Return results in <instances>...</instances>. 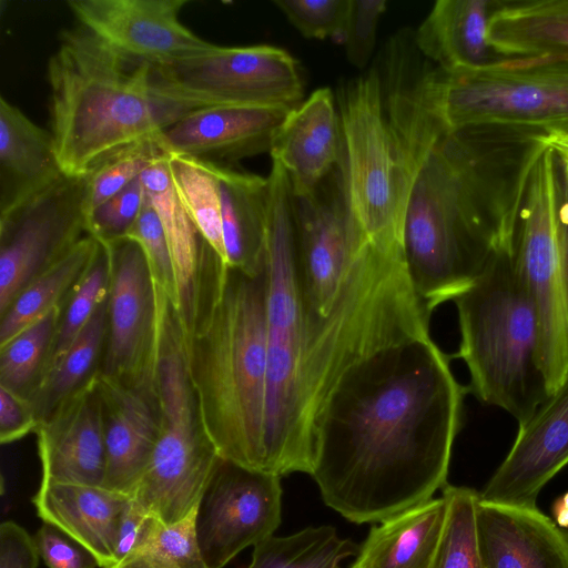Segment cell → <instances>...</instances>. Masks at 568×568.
I'll list each match as a JSON object with an SVG mask.
<instances>
[{"label":"cell","mask_w":568,"mask_h":568,"mask_svg":"<svg viewBox=\"0 0 568 568\" xmlns=\"http://www.w3.org/2000/svg\"><path fill=\"white\" fill-rule=\"evenodd\" d=\"M50 131L0 97V214L62 175Z\"/></svg>","instance_id":"7402d4cb"},{"label":"cell","mask_w":568,"mask_h":568,"mask_svg":"<svg viewBox=\"0 0 568 568\" xmlns=\"http://www.w3.org/2000/svg\"><path fill=\"white\" fill-rule=\"evenodd\" d=\"M187 0H70L85 27L119 51L152 65L209 50L207 42L180 21Z\"/></svg>","instance_id":"5bb4252c"},{"label":"cell","mask_w":568,"mask_h":568,"mask_svg":"<svg viewBox=\"0 0 568 568\" xmlns=\"http://www.w3.org/2000/svg\"><path fill=\"white\" fill-rule=\"evenodd\" d=\"M125 237L140 245L154 285L170 297L176 310L178 290L171 254L159 217L146 195L141 213Z\"/></svg>","instance_id":"74e56055"},{"label":"cell","mask_w":568,"mask_h":568,"mask_svg":"<svg viewBox=\"0 0 568 568\" xmlns=\"http://www.w3.org/2000/svg\"><path fill=\"white\" fill-rule=\"evenodd\" d=\"M488 43L503 59L568 60V0L494 1Z\"/></svg>","instance_id":"603a6c76"},{"label":"cell","mask_w":568,"mask_h":568,"mask_svg":"<svg viewBox=\"0 0 568 568\" xmlns=\"http://www.w3.org/2000/svg\"><path fill=\"white\" fill-rule=\"evenodd\" d=\"M63 305L54 307L0 346L1 387L30 402L44 376Z\"/></svg>","instance_id":"1f68e13d"},{"label":"cell","mask_w":568,"mask_h":568,"mask_svg":"<svg viewBox=\"0 0 568 568\" xmlns=\"http://www.w3.org/2000/svg\"><path fill=\"white\" fill-rule=\"evenodd\" d=\"M98 387L105 444L103 488L130 498L159 436L156 390L126 386L100 373Z\"/></svg>","instance_id":"ac0fdd59"},{"label":"cell","mask_w":568,"mask_h":568,"mask_svg":"<svg viewBox=\"0 0 568 568\" xmlns=\"http://www.w3.org/2000/svg\"><path fill=\"white\" fill-rule=\"evenodd\" d=\"M454 303L460 342L450 357L466 364L468 390L524 424L548 393L539 362V322L516 265L515 245L496 250Z\"/></svg>","instance_id":"5b68a950"},{"label":"cell","mask_w":568,"mask_h":568,"mask_svg":"<svg viewBox=\"0 0 568 568\" xmlns=\"http://www.w3.org/2000/svg\"><path fill=\"white\" fill-rule=\"evenodd\" d=\"M156 520L133 498L126 499L119 519L114 550L115 561L112 567L123 561L144 541Z\"/></svg>","instance_id":"b9f144b4"},{"label":"cell","mask_w":568,"mask_h":568,"mask_svg":"<svg viewBox=\"0 0 568 568\" xmlns=\"http://www.w3.org/2000/svg\"><path fill=\"white\" fill-rule=\"evenodd\" d=\"M197 508L174 524L156 520L144 541L112 568H207L197 540Z\"/></svg>","instance_id":"836d02e7"},{"label":"cell","mask_w":568,"mask_h":568,"mask_svg":"<svg viewBox=\"0 0 568 568\" xmlns=\"http://www.w3.org/2000/svg\"><path fill=\"white\" fill-rule=\"evenodd\" d=\"M386 7L385 0H351L342 44L348 62L359 70L366 69L372 60L378 23Z\"/></svg>","instance_id":"ab89813d"},{"label":"cell","mask_w":568,"mask_h":568,"mask_svg":"<svg viewBox=\"0 0 568 568\" xmlns=\"http://www.w3.org/2000/svg\"><path fill=\"white\" fill-rule=\"evenodd\" d=\"M48 568H95L98 559L85 547L55 526L44 523L33 536Z\"/></svg>","instance_id":"60d3db41"},{"label":"cell","mask_w":568,"mask_h":568,"mask_svg":"<svg viewBox=\"0 0 568 568\" xmlns=\"http://www.w3.org/2000/svg\"><path fill=\"white\" fill-rule=\"evenodd\" d=\"M567 195L558 158L548 144L529 174L515 237L516 265L539 322V362L548 396L568 374V296L560 262Z\"/></svg>","instance_id":"ba28073f"},{"label":"cell","mask_w":568,"mask_h":568,"mask_svg":"<svg viewBox=\"0 0 568 568\" xmlns=\"http://www.w3.org/2000/svg\"><path fill=\"white\" fill-rule=\"evenodd\" d=\"M447 514L442 495L372 526L351 568H430Z\"/></svg>","instance_id":"484cf974"},{"label":"cell","mask_w":568,"mask_h":568,"mask_svg":"<svg viewBox=\"0 0 568 568\" xmlns=\"http://www.w3.org/2000/svg\"><path fill=\"white\" fill-rule=\"evenodd\" d=\"M425 91L447 131L494 125L568 139V60L499 58L453 70L429 64Z\"/></svg>","instance_id":"52a82bcc"},{"label":"cell","mask_w":568,"mask_h":568,"mask_svg":"<svg viewBox=\"0 0 568 568\" xmlns=\"http://www.w3.org/2000/svg\"><path fill=\"white\" fill-rule=\"evenodd\" d=\"M38 425L31 404L0 386V443L11 444L36 433Z\"/></svg>","instance_id":"7bdbcfd3"},{"label":"cell","mask_w":568,"mask_h":568,"mask_svg":"<svg viewBox=\"0 0 568 568\" xmlns=\"http://www.w3.org/2000/svg\"><path fill=\"white\" fill-rule=\"evenodd\" d=\"M293 211L305 351L339 301L359 258L347 232L339 166L312 193L293 195Z\"/></svg>","instance_id":"8fae6325"},{"label":"cell","mask_w":568,"mask_h":568,"mask_svg":"<svg viewBox=\"0 0 568 568\" xmlns=\"http://www.w3.org/2000/svg\"><path fill=\"white\" fill-rule=\"evenodd\" d=\"M266 242L267 374L265 473L312 474L314 444L302 403L304 321L295 254L293 193L285 170L272 162Z\"/></svg>","instance_id":"8992f818"},{"label":"cell","mask_w":568,"mask_h":568,"mask_svg":"<svg viewBox=\"0 0 568 568\" xmlns=\"http://www.w3.org/2000/svg\"><path fill=\"white\" fill-rule=\"evenodd\" d=\"M292 109L223 105L186 112L161 132L168 153L231 166L268 152L275 133Z\"/></svg>","instance_id":"2e32d148"},{"label":"cell","mask_w":568,"mask_h":568,"mask_svg":"<svg viewBox=\"0 0 568 568\" xmlns=\"http://www.w3.org/2000/svg\"><path fill=\"white\" fill-rule=\"evenodd\" d=\"M568 465V374L559 387L519 425L516 439L479 499L536 508L539 493Z\"/></svg>","instance_id":"9a60e30c"},{"label":"cell","mask_w":568,"mask_h":568,"mask_svg":"<svg viewBox=\"0 0 568 568\" xmlns=\"http://www.w3.org/2000/svg\"><path fill=\"white\" fill-rule=\"evenodd\" d=\"M87 176L62 174L0 214V315L88 235Z\"/></svg>","instance_id":"30bf717a"},{"label":"cell","mask_w":568,"mask_h":568,"mask_svg":"<svg viewBox=\"0 0 568 568\" xmlns=\"http://www.w3.org/2000/svg\"><path fill=\"white\" fill-rule=\"evenodd\" d=\"M128 497L103 487L40 484L32 498L38 516L98 559L100 568L114 565L119 519Z\"/></svg>","instance_id":"44dd1931"},{"label":"cell","mask_w":568,"mask_h":568,"mask_svg":"<svg viewBox=\"0 0 568 568\" xmlns=\"http://www.w3.org/2000/svg\"><path fill=\"white\" fill-rule=\"evenodd\" d=\"M430 335L362 357L328 389L314 424L311 476L349 521L377 523L447 485L468 387Z\"/></svg>","instance_id":"6da1fadb"},{"label":"cell","mask_w":568,"mask_h":568,"mask_svg":"<svg viewBox=\"0 0 568 568\" xmlns=\"http://www.w3.org/2000/svg\"><path fill=\"white\" fill-rule=\"evenodd\" d=\"M494 1L438 0L413 32L417 50L443 70L489 63L488 22Z\"/></svg>","instance_id":"d4e9b609"},{"label":"cell","mask_w":568,"mask_h":568,"mask_svg":"<svg viewBox=\"0 0 568 568\" xmlns=\"http://www.w3.org/2000/svg\"><path fill=\"white\" fill-rule=\"evenodd\" d=\"M155 93L184 111L223 105L284 106L303 102L297 61L267 44L220 47L152 65Z\"/></svg>","instance_id":"9c48e42d"},{"label":"cell","mask_w":568,"mask_h":568,"mask_svg":"<svg viewBox=\"0 0 568 568\" xmlns=\"http://www.w3.org/2000/svg\"><path fill=\"white\" fill-rule=\"evenodd\" d=\"M247 568H341L358 552L332 526L307 527L290 536H270L253 547Z\"/></svg>","instance_id":"f546056e"},{"label":"cell","mask_w":568,"mask_h":568,"mask_svg":"<svg viewBox=\"0 0 568 568\" xmlns=\"http://www.w3.org/2000/svg\"><path fill=\"white\" fill-rule=\"evenodd\" d=\"M483 568H568V534L538 508L477 505Z\"/></svg>","instance_id":"ffe728a7"},{"label":"cell","mask_w":568,"mask_h":568,"mask_svg":"<svg viewBox=\"0 0 568 568\" xmlns=\"http://www.w3.org/2000/svg\"><path fill=\"white\" fill-rule=\"evenodd\" d=\"M556 520L559 526L568 527V494L558 499L555 506Z\"/></svg>","instance_id":"f6af8a7d"},{"label":"cell","mask_w":568,"mask_h":568,"mask_svg":"<svg viewBox=\"0 0 568 568\" xmlns=\"http://www.w3.org/2000/svg\"><path fill=\"white\" fill-rule=\"evenodd\" d=\"M168 154L146 169L141 175V181L146 199L159 217L169 246L178 290L175 311L183 322L191 307L207 243L182 206L173 189L166 161Z\"/></svg>","instance_id":"4316f807"},{"label":"cell","mask_w":568,"mask_h":568,"mask_svg":"<svg viewBox=\"0 0 568 568\" xmlns=\"http://www.w3.org/2000/svg\"><path fill=\"white\" fill-rule=\"evenodd\" d=\"M103 245L110 258V287L99 373L126 386L155 389L159 315L145 256L128 237Z\"/></svg>","instance_id":"7c38bea8"},{"label":"cell","mask_w":568,"mask_h":568,"mask_svg":"<svg viewBox=\"0 0 568 568\" xmlns=\"http://www.w3.org/2000/svg\"><path fill=\"white\" fill-rule=\"evenodd\" d=\"M168 168L173 189L200 231L215 253L226 261L222 230V202L216 174L210 163L168 154Z\"/></svg>","instance_id":"4dcf8cb0"},{"label":"cell","mask_w":568,"mask_h":568,"mask_svg":"<svg viewBox=\"0 0 568 568\" xmlns=\"http://www.w3.org/2000/svg\"><path fill=\"white\" fill-rule=\"evenodd\" d=\"M447 514L430 568H483L477 536L479 494L447 484L443 488Z\"/></svg>","instance_id":"d6a6232c"},{"label":"cell","mask_w":568,"mask_h":568,"mask_svg":"<svg viewBox=\"0 0 568 568\" xmlns=\"http://www.w3.org/2000/svg\"><path fill=\"white\" fill-rule=\"evenodd\" d=\"M98 374L39 424L40 484L103 487L105 444Z\"/></svg>","instance_id":"e0dca14e"},{"label":"cell","mask_w":568,"mask_h":568,"mask_svg":"<svg viewBox=\"0 0 568 568\" xmlns=\"http://www.w3.org/2000/svg\"><path fill=\"white\" fill-rule=\"evenodd\" d=\"M39 552L33 536L13 520L0 525V568H37Z\"/></svg>","instance_id":"ee69618b"},{"label":"cell","mask_w":568,"mask_h":568,"mask_svg":"<svg viewBox=\"0 0 568 568\" xmlns=\"http://www.w3.org/2000/svg\"><path fill=\"white\" fill-rule=\"evenodd\" d=\"M181 326L190 381L219 456L265 471L266 271L246 274L206 245Z\"/></svg>","instance_id":"3957f363"},{"label":"cell","mask_w":568,"mask_h":568,"mask_svg":"<svg viewBox=\"0 0 568 568\" xmlns=\"http://www.w3.org/2000/svg\"><path fill=\"white\" fill-rule=\"evenodd\" d=\"M546 136L505 126L445 131L413 184L404 227L409 282L429 312L454 301L493 253L514 246Z\"/></svg>","instance_id":"7a4b0ae2"},{"label":"cell","mask_w":568,"mask_h":568,"mask_svg":"<svg viewBox=\"0 0 568 568\" xmlns=\"http://www.w3.org/2000/svg\"><path fill=\"white\" fill-rule=\"evenodd\" d=\"M335 101L328 88L317 89L290 111L275 133L270 154L287 173L295 196L312 193L342 158Z\"/></svg>","instance_id":"d6986e66"},{"label":"cell","mask_w":568,"mask_h":568,"mask_svg":"<svg viewBox=\"0 0 568 568\" xmlns=\"http://www.w3.org/2000/svg\"><path fill=\"white\" fill-rule=\"evenodd\" d=\"M101 245L91 268L63 305L44 376L60 361L85 327L98 306L109 295L110 258L105 246Z\"/></svg>","instance_id":"d590c367"},{"label":"cell","mask_w":568,"mask_h":568,"mask_svg":"<svg viewBox=\"0 0 568 568\" xmlns=\"http://www.w3.org/2000/svg\"><path fill=\"white\" fill-rule=\"evenodd\" d=\"M101 243L85 235L62 260L34 278L0 315V346L63 305L94 263Z\"/></svg>","instance_id":"83f0119b"},{"label":"cell","mask_w":568,"mask_h":568,"mask_svg":"<svg viewBox=\"0 0 568 568\" xmlns=\"http://www.w3.org/2000/svg\"><path fill=\"white\" fill-rule=\"evenodd\" d=\"M145 202L141 176L93 210L88 217V233L106 244L124 239L135 224Z\"/></svg>","instance_id":"f35d334b"},{"label":"cell","mask_w":568,"mask_h":568,"mask_svg":"<svg viewBox=\"0 0 568 568\" xmlns=\"http://www.w3.org/2000/svg\"><path fill=\"white\" fill-rule=\"evenodd\" d=\"M165 154L160 134L130 143L100 159L85 174L88 217Z\"/></svg>","instance_id":"e575fe53"},{"label":"cell","mask_w":568,"mask_h":568,"mask_svg":"<svg viewBox=\"0 0 568 568\" xmlns=\"http://www.w3.org/2000/svg\"><path fill=\"white\" fill-rule=\"evenodd\" d=\"M106 325L108 297L98 306L80 335L47 373L32 395L29 403L38 424L44 422L63 402L100 372Z\"/></svg>","instance_id":"f1b7e54d"},{"label":"cell","mask_w":568,"mask_h":568,"mask_svg":"<svg viewBox=\"0 0 568 568\" xmlns=\"http://www.w3.org/2000/svg\"><path fill=\"white\" fill-rule=\"evenodd\" d=\"M211 165L220 185L227 264L258 275L266 263L268 179L231 166Z\"/></svg>","instance_id":"cb8c5ba5"},{"label":"cell","mask_w":568,"mask_h":568,"mask_svg":"<svg viewBox=\"0 0 568 568\" xmlns=\"http://www.w3.org/2000/svg\"><path fill=\"white\" fill-rule=\"evenodd\" d=\"M281 477L221 458L197 508L196 532L207 568H223L281 523Z\"/></svg>","instance_id":"4fadbf2b"},{"label":"cell","mask_w":568,"mask_h":568,"mask_svg":"<svg viewBox=\"0 0 568 568\" xmlns=\"http://www.w3.org/2000/svg\"><path fill=\"white\" fill-rule=\"evenodd\" d=\"M47 77L49 131L67 175L87 174L103 156L160 135L186 113L155 93L152 64L79 23L60 34Z\"/></svg>","instance_id":"277c9868"},{"label":"cell","mask_w":568,"mask_h":568,"mask_svg":"<svg viewBox=\"0 0 568 568\" xmlns=\"http://www.w3.org/2000/svg\"><path fill=\"white\" fill-rule=\"evenodd\" d=\"M274 4L303 37L343 42L351 0H276Z\"/></svg>","instance_id":"8d00e7d4"}]
</instances>
